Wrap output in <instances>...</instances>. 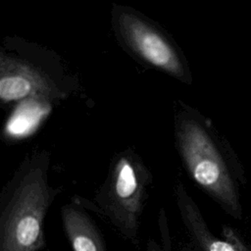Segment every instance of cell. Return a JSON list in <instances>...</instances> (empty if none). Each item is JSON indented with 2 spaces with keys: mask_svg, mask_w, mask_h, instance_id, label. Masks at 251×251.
Returning a JSON list of instances; mask_svg holds the SVG:
<instances>
[{
  "mask_svg": "<svg viewBox=\"0 0 251 251\" xmlns=\"http://www.w3.org/2000/svg\"><path fill=\"white\" fill-rule=\"evenodd\" d=\"M178 105L175 138L185 170L226 214L241 220V191L247 177L238 156L210 120L182 102Z\"/></svg>",
  "mask_w": 251,
  "mask_h": 251,
  "instance_id": "cell-1",
  "label": "cell"
},
{
  "mask_svg": "<svg viewBox=\"0 0 251 251\" xmlns=\"http://www.w3.org/2000/svg\"><path fill=\"white\" fill-rule=\"evenodd\" d=\"M46 150L26 157L4 187L0 212V251H41L44 220L57 190L48 179Z\"/></svg>",
  "mask_w": 251,
  "mask_h": 251,
  "instance_id": "cell-2",
  "label": "cell"
},
{
  "mask_svg": "<svg viewBox=\"0 0 251 251\" xmlns=\"http://www.w3.org/2000/svg\"><path fill=\"white\" fill-rule=\"evenodd\" d=\"M152 174L132 149L120 152L94 197L99 211L127 239L137 238Z\"/></svg>",
  "mask_w": 251,
  "mask_h": 251,
  "instance_id": "cell-3",
  "label": "cell"
},
{
  "mask_svg": "<svg viewBox=\"0 0 251 251\" xmlns=\"http://www.w3.org/2000/svg\"><path fill=\"white\" fill-rule=\"evenodd\" d=\"M113 23L119 38L141 62L181 82L191 83L181 51L154 23L126 7L114 9Z\"/></svg>",
  "mask_w": 251,
  "mask_h": 251,
  "instance_id": "cell-4",
  "label": "cell"
},
{
  "mask_svg": "<svg viewBox=\"0 0 251 251\" xmlns=\"http://www.w3.org/2000/svg\"><path fill=\"white\" fill-rule=\"evenodd\" d=\"M64 97L63 89L34 63L11 53H0V99L3 103L53 102Z\"/></svg>",
  "mask_w": 251,
  "mask_h": 251,
  "instance_id": "cell-5",
  "label": "cell"
},
{
  "mask_svg": "<svg viewBox=\"0 0 251 251\" xmlns=\"http://www.w3.org/2000/svg\"><path fill=\"white\" fill-rule=\"evenodd\" d=\"M174 190L181 221L199 251H251L244 238L231 226H223L222 236H216L181 181H176Z\"/></svg>",
  "mask_w": 251,
  "mask_h": 251,
  "instance_id": "cell-6",
  "label": "cell"
},
{
  "mask_svg": "<svg viewBox=\"0 0 251 251\" xmlns=\"http://www.w3.org/2000/svg\"><path fill=\"white\" fill-rule=\"evenodd\" d=\"M61 218L73 251H106L99 228L80 204L64 205L61 209Z\"/></svg>",
  "mask_w": 251,
  "mask_h": 251,
  "instance_id": "cell-7",
  "label": "cell"
},
{
  "mask_svg": "<svg viewBox=\"0 0 251 251\" xmlns=\"http://www.w3.org/2000/svg\"><path fill=\"white\" fill-rule=\"evenodd\" d=\"M146 251H165V250L155 241L149 240L146 245Z\"/></svg>",
  "mask_w": 251,
  "mask_h": 251,
  "instance_id": "cell-8",
  "label": "cell"
}]
</instances>
